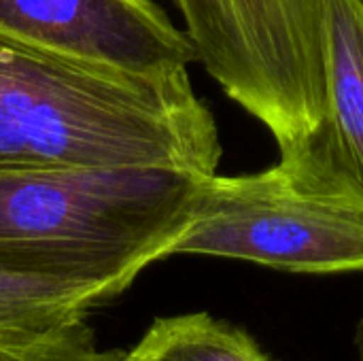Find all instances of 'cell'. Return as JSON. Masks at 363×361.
I'll return each instance as SVG.
<instances>
[{"label":"cell","instance_id":"1","mask_svg":"<svg viewBox=\"0 0 363 361\" xmlns=\"http://www.w3.org/2000/svg\"><path fill=\"white\" fill-rule=\"evenodd\" d=\"M215 115L187 70L143 79L0 34V170L164 166L215 174Z\"/></svg>","mask_w":363,"mask_h":361},{"label":"cell","instance_id":"2","mask_svg":"<svg viewBox=\"0 0 363 361\" xmlns=\"http://www.w3.org/2000/svg\"><path fill=\"white\" fill-rule=\"evenodd\" d=\"M208 177L164 166L0 170V268L119 298L170 257Z\"/></svg>","mask_w":363,"mask_h":361},{"label":"cell","instance_id":"3","mask_svg":"<svg viewBox=\"0 0 363 361\" xmlns=\"http://www.w3.org/2000/svg\"><path fill=\"white\" fill-rule=\"evenodd\" d=\"M259 172L211 174L170 249L294 274L363 272V189L315 132Z\"/></svg>","mask_w":363,"mask_h":361},{"label":"cell","instance_id":"4","mask_svg":"<svg viewBox=\"0 0 363 361\" xmlns=\"http://www.w3.org/2000/svg\"><path fill=\"white\" fill-rule=\"evenodd\" d=\"M196 60L274 138L304 145L325 117V0H172Z\"/></svg>","mask_w":363,"mask_h":361},{"label":"cell","instance_id":"5","mask_svg":"<svg viewBox=\"0 0 363 361\" xmlns=\"http://www.w3.org/2000/svg\"><path fill=\"white\" fill-rule=\"evenodd\" d=\"M0 34L143 79L196 62L187 34L153 0H0Z\"/></svg>","mask_w":363,"mask_h":361},{"label":"cell","instance_id":"6","mask_svg":"<svg viewBox=\"0 0 363 361\" xmlns=\"http://www.w3.org/2000/svg\"><path fill=\"white\" fill-rule=\"evenodd\" d=\"M317 134L363 189L362 0H325V117Z\"/></svg>","mask_w":363,"mask_h":361},{"label":"cell","instance_id":"7","mask_svg":"<svg viewBox=\"0 0 363 361\" xmlns=\"http://www.w3.org/2000/svg\"><path fill=\"white\" fill-rule=\"evenodd\" d=\"M115 300L100 285L0 268V345H19L55 332Z\"/></svg>","mask_w":363,"mask_h":361},{"label":"cell","instance_id":"8","mask_svg":"<svg viewBox=\"0 0 363 361\" xmlns=\"http://www.w3.org/2000/svg\"><path fill=\"white\" fill-rule=\"evenodd\" d=\"M125 361H272L240 328L208 313L155 319Z\"/></svg>","mask_w":363,"mask_h":361},{"label":"cell","instance_id":"9","mask_svg":"<svg viewBox=\"0 0 363 361\" xmlns=\"http://www.w3.org/2000/svg\"><path fill=\"white\" fill-rule=\"evenodd\" d=\"M0 361H125V353L100 349L87 319H79L36 340L0 345Z\"/></svg>","mask_w":363,"mask_h":361},{"label":"cell","instance_id":"10","mask_svg":"<svg viewBox=\"0 0 363 361\" xmlns=\"http://www.w3.org/2000/svg\"><path fill=\"white\" fill-rule=\"evenodd\" d=\"M357 349H359V355H362L363 361V321L362 326H359V332H357Z\"/></svg>","mask_w":363,"mask_h":361},{"label":"cell","instance_id":"11","mask_svg":"<svg viewBox=\"0 0 363 361\" xmlns=\"http://www.w3.org/2000/svg\"><path fill=\"white\" fill-rule=\"evenodd\" d=\"M362 2H363V0H362Z\"/></svg>","mask_w":363,"mask_h":361}]
</instances>
